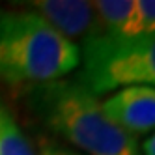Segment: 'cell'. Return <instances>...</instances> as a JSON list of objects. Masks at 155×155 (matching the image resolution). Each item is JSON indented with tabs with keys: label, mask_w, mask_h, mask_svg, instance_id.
<instances>
[{
	"label": "cell",
	"mask_w": 155,
	"mask_h": 155,
	"mask_svg": "<svg viewBox=\"0 0 155 155\" xmlns=\"http://www.w3.org/2000/svg\"><path fill=\"white\" fill-rule=\"evenodd\" d=\"M118 36L129 39L155 36V0H133L129 17Z\"/></svg>",
	"instance_id": "7"
},
{
	"label": "cell",
	"mask_w": 155,
	"mask_h": 155,
	"mask_svg": "<svg viewBox=\"0 0 155 155\" xmlns=\"http://www.w3.org/2000/svg\"><path fill=\"white\" fill-rule=\"evenodd\" d=\"M25 95L30 112L84 155H142L138 140L105 116L99 95L79 77L32 88Z\"/></svg>",
	"instance_id": "1"
},
{
	"label": "cell",
	"mask_w": 155,
	"mask_h": 155,
	"mask_svg": "<svg viewBox=\"0 0 155 155\" xmlns=\"http://www.w3.org/2000/svg\"><path fill=\"white\" fill-rule=\"evenodd\" d=\"M81 64L79 47L30 9L0 12V84L13 92L65 79Z\"/></svg>",
	"instance_id": "2"
},
{
	"label": "cell",
	"mask_w": 155,
	"mask_h": 155,
	"mask_svg": "<svg viewBox=\"0 0 155 155\" xmlns=\"http://www.w3.org/2000/svg\"><path fill=\"white\" fill-rule=\"evenodd\" d=\"M92 4L101 34H120L133 8V0H95Z\"/></svg>",
	"instance_id": "8"
},
{
	"label": "cell",
	"mask_w": 155,
	"mask_h": 155,
	"mask_svg": "<svg viewBox=\"0 0 155 155\" xmlns=\"http://www.w3.org/2000/svg\"><path fill=\"white\" fill-rule=\"evenodd\" d=\"M30 12L39 15L49 26H52L60 36L84 47L88 41L101 34L95 9L92 2L79 0H36L26 4Z\"/></svg>",
	"instance_id": "5"
},
{
	"label": "cell",
	"mask_w": 155,
	"mask_h": 155,
	"mask_svg": "<svg viewBox=\"0 0 155 155\" xmlns=\"http://www.w3.org/2000/svg\"><path fill=\"white\" fill-rule=\"evenodd\" d=\"M105 116L131 137L155 131V88L124 86L101 99Z\"/></svg>",
	"instance_id": "4"
},
{
	"label": "cell",
	"mask_w": 155,
	"mask_h": 155,
	"mask_svg": "<svg viewBox=\"0 0 155 155\" xmlns=\"http://www.w3.org/2000/svg\"><path fill=\"white\" fill-rule=\"evenodd\" d=\"M0 155H38L13 112L0 99Z\"/></svg>",
	"instance_id": "6"
},
{
	"label": "cell",
	"mask_w": 155,
	"mask_h": 155,
	"mask_svg": "<svg viewBox=\"0 0 155 155\" xmlns=\"http://www.w3.org/2000/svg\"><path fill=\"white\" fill-rule=\"evenodd\" d=\"M140 153H142V155H155V131L142 142Z\"/></svg>",
	"instance_id": "10"
},
{
	"label": "cell",
	"mask_w": 155,
	"mask_h": 155,
	"mask_svg": "<svg viewBox=\"0 0 155 155\" xmlns=\"http://www.w3.org/2000/svg\"><path fill=\"white\" fill-rule=\"evenodd\" d=\"M36 153L38 155H84L73 148H68L64 144L52 140V138H45V137L38 138V151Z\"/></svg>",
	"instance_id": "9"
},
{
	"label": "cell",
	"mask_w": 155,
	"mask_h": 155,
	"mask_svg": "<svg viewBox=\"0 0 155 155\" xmlns=\"http://www.w3.org/2000/svg\"><path fill=\"white\" fill-rule=\"evenodd\" d=\"M79 51L82 62L79 79L95 95L124 86L155 88V36L129 39L99 34Z\"/></svg>",
	"instance_id": "3"
}]
</instances>
